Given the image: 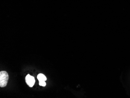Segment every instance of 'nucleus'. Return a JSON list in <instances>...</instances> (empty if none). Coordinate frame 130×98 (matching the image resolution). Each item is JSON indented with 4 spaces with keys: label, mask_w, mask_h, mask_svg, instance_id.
Listing matches in <instances>:
<instances>
[{
    "label": "nucleus",
    "mask_w": 130,
    "mask_h": 98,
    "mask_svg": "<svg viewBox=\"0 0 130 98\" xmlns=\"http://www.w3.org/2000/svg\"><path fill=\"white\" fill-rule=\"evenodd\" d=\"M37 78L39 81H46L47 80L46 77L42 74H40L38 75V76H37Z\"/></svg>",
    "instance_id": "7ed1b4c3"
},
{
    "label": "nucleus",
    "mask_w": 130,
    "mask_h": 98,
    "mask_svg": "<svg viewBox=\"0 0 130 98\" xmlns=\"http://www.w3.org/2000/svg\"><path fill=\"white\" fill-rule=\"evenodd\" d=\"M45 81H39V85L41 86H45L46 85V83L45 82Z\"/></svg>",
    "instance_id": "20e7f679"
},
{
    "label": "nucleus",
    "mask_w": 130,
    "mask_h": 98,
    "mask_svg": "<svg viewBox=\"0 0 130 98\" xmlns=\"http://www.w3.org/2000/svg\"><path fill=\"white\" fill-rule=\"evenodd\" d=\"M9 79V75L6 72L3 71L0 72V87H5L6 86Z\"/></svg>",
    "instance_id": "f257e3e1"
},
{
    "label": "nucleus",
    "mask_w": 130,
    "mask_h": 98,
    "mask_svg": "<svg viewBox=\"0 0 130 98\" xmlns=\"http://www.w3.org/2000/svg\"><path fill=\"white\" fill-rule=\"evenodd\" d=\"M25 81L28 85L30 87H33L35 84V80L34 77L29 74H28L26 76Z\"/></svg>",
    "instance_id": "f03ea898"
}]
</instances>
